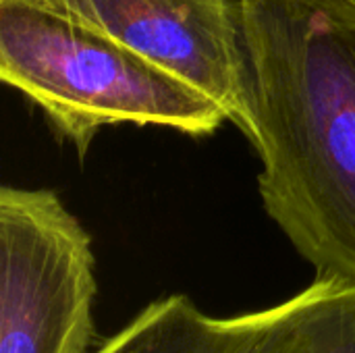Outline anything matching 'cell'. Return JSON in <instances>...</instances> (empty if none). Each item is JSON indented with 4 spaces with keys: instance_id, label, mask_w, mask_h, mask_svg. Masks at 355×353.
I'll use <instances>...</instances> for the list:
<instances>
[{
    "instance_id": "cell-1",
    "label": "cell",
    "mask_w": 355,
    "mask_h": 353,
    "mask_svg": "<svg viewBox=\"0 0 355 353\" xmlns=\"http://www.w3.org/2000/svg\"><path fill=\"white\" fill-rule=\"evenodd\" d=\"M270 221L316 275L355 281V4L239 0Z\"/></svg>"
},
{
    "instance_id": "cell-2",
    "label": "cell",
    "mask_w": 355,
    "mask_h": 353,
    "mask_svg": "<svg viewBox=\"0 0 355 353\" xmlns=\"http://www.w3.org/2000/svg\"><path fill=\"white\" fill-rule=\"evenodd\" d=\"M0 79L37 106L81 160L104 127L156 125L200 137L227 123L191 85L25 0H0Z\"/></svg>"
},
{
    "instance_id": "cell-3",
    "label": "cell",
    "mask_w": 355,
    "mask_h": 353,
    "mask_svg": "<svg viewBox=\"0 0 355 353\" xmlns=\"http://www.w3.org/2000/svg\"><path fill=\"white\" fill-rule=\"evenodd\" d=\"M96 256L52 189L0 187V353H92Z\"/></svg>"
},
{
    "instance_id": "cell-4",
    "label": "cell",
    "mask_w": 355,
    "mask_h": 353,
    "mask_svg": "<svg viewBox=\"0 0 355 353\" xmlns=\"http://www.w3.org/2000/svg\"><path fill=\"white\" fill-rule=\"evenodd\" d=\"M25 2L94 29L191 85L256 146V98L239 0Z\"/></svg>"
},
{
    "instance_id": "cell-5",
    "label": "cell",
    "mask_w": 355,
    "mask_h": 353,
    "mask_svg": "<svg viewBox=\"0 0 355 353\" xmlns=\"http://www.w3.org/2000/svg\"><path fill=\"white\" fill-rule=\"evenodd\" d=\"M92 353H355V281L316 275L277 306L225 318L166 293Z\"/></svg>"
},
{
    "instance_id": "cell-6",
    "label": "cell",
    "mask_w": 355,
    "mask_h": 353,
    "mask_svg": "<svg viewBox=\"0 0 355 353\" xmlns=\"http://www.w3.org/2000/svg\"><path fill=\"white\" fill-rule=\"evenodd\" d=\"M349 2H354V4H355V0H349Z\"/></svg>"
}]
</instances>
